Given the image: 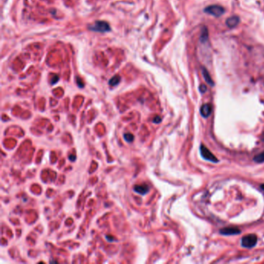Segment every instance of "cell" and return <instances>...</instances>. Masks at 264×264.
Here are the masks:
<instances>
[{"instance_id":"obj_15","label":"cell","mask_w":264,"mask_h":264,"mask_svg":"<svg viewBox=\"0 0 264 264\" xmlns=\"http://www.w3.org/2000/svg\"><path fill=\"white\" fill-rule=\"evenodd\" d=\"M160 121H161V118H160V116H157V117L153 119V122H156V123H159Z\"/></svg>"},{"instance_id":"obj_3","label":"cell","mask_w":264,"mask_h":264,"mask_svg":"<svg viewBox=\"0 0 264 264\" xmlns=\"http://www.w3.org/2000/svg\"><path fill=\"white\" fill-rule=\"evenodd\" d=\"M257 243V237L254 234L245 235L242 238L241 244L245 248H252L256 246Z\"/></svg>"},{"instance_id":"obj_14","label":"cell","mask_w":264,"mask_h":264,"mask_svg":"<svg viewBox=\"0 0 264 264\" xmlns=\"http://www.w3.org/2000/svg\"><path fill=\"white\" fill-rule=\"evenodd\" d=\"M199 90H200V91L201 93H205L206 91H207V87H206V85H200V87H199Z\"/></svg>"},{"instance_id":"obj_10","label":"cell","mask_w":264,"mask_h":264,"mask_svg":"<svg viewBox=\"0 0 264 264\" xmlns=\"http://www.w3.org/2000/svg\"><path fill=\"white\" fill-rule=\"evenodd\" d=\"M120 80H121L120 76H119V75H116V76L112 78L109 80V85H112V86H116V85H117L119 83Z\"/></svg>"},{"instance_id":"obj_17","label":"cell","mask_w":264,"mask_h":264,"mask_svg":"<svg viewBox=\"0 0 264 264\" xmlns=\"http://www.w3.org/2000/svg\"><path fill=\"white\" fill-rule=\"evenodd\" d=\"M260 188H261V189H262V191H264V184H261V185H260Z\"/></svg>"},{"instance_id":"obj_12","label":"cell","mask_w":264,"mask_h":264,"mask_svg":"<svg viewBox=\"0 0 264 264\" xmlns=\"http://www.w3.org/2000/svg\"><path fill=\"white\" fill-rule=\"evenodd\" d=\"M208 38H209V33H208V30L205 27L203 28V30L201 31V41H207Z\"/></svg>"},{"instance_id":"obj_7","label":"cell","mask_w":264,"mask_h":264,"mask_svg":"<svg viewBox=\"0 0 264 264\" xmlns=\"http://www.w3.org/2000/svg\"><path fill=\"white\" fill-rule=\"evenodd\" d=\"M239 23V18L237 16H233V17H231L227 19L226 23L227 26L229 28H234L237 26Z\"/></svg>"},{"instance_id":"obj_5","label":"cell","mask_w":264,"mask_h":264,"mask_svg":"<svg viewBox=\"0 0 264 264\" xmlns=\"http://www.w3.org/2000/svg\"><path fill=\"white\" fill-rule=\"evenodd\" d=\"M219 232L224 235H238L241 232V230L239 229L238 228H235V227H226V228H221L219 230Z\"/></svg>"},{"instance_id":"obj_4","label":"cell","mask_w":264,"mask_h":264,"mask_svg":"<svg viewBox=\"0 0 264 264\" xmlns=\"http://www.w3.org/2000/svg\"><path fill=\"white\" fill-rule=\"evenodd\" d=\"M90 29L96 32L105 33L110 30V26L109 23L105 21H97L95 22V24L90 26Z\"/></svg>"},{"instance_id":"obj_16","label":"cell","mask_w":264,"mask_h":264,"mask_svg":"<svg viewBox=\"0 0 264 264\" xmlns=\"http://www.w3.org/2000/svg\"><path fill=\"white\" fill-rule=\"evenodd\" d=\"M58 79H59V78L57 76H54V79H53V80H51V84H54V83H56V82H57V81H58Z\"/></svg>"},{"instance_id":"obj_13","label":"cell","mask_w":264,"mask_h":264,"mask_svg":"<svg viewBox=\"0 0 264 264\" xmlns=\"http://www.w3.org/2000/svg\"><path fill=\"white\" fill-rule=\"evenodd\" d=\"M124 139H125V140H126V142H132L134 136L131 133H126L124 135Z\"/></svg>"},{"instance_id":"obj_9","label":"cell","mask_w":264,"mask_h":264,"mask_svg":"<svg viewBox=\"0 0 264 264\" xmlns=\"http://www.w3.org/2000/svg\"><path fill=\"white\" fill-rule=\"evenodd\" d=\"M202 75L205 82H207L210 86H214V85H215V83H214L213 80H212L210 74H209V72L208 71V70L205 67H202Z\"/></svg>"},{"instance_id":"obj_2","label":"cell","mask_w":264,"mask_h":264,"mask_svg":"<svg viewBox=\"0 0 264 264\" xmlns=\"http://www.w3.org/2000/svg\"><path fill=\"white\" fill-rule=\"evenodd\" d=\"M200 152L201 157H202L205 160H209V161L213 162V163H218V162H219V160L217 159V157H215V155L212 154V152H211L204 144H201Z\"/></svg>"},{"instance_id":"obj_6","label":"cell","mask_w":264,"mask_h":264,"mask_svg":"<svg viewBox=\"0 0 264 264\" xmlns=\"http://www.w3.org/2000/svg\"><path fill=\"white\" fill-rule=\"evenodd\" d=\"M212 111V106L210 104H204L201 107L200 113L204 118H207L210 116Z\"/></svg>"},{"instance_id":"obj_11","label":"cell","mask_w":264,"mask_h":264,"mask_svg":"<svg viewBox=\"0 0 264 264\" xmlns=\"http://www.w3.org/2000/svg\"><path fill=\"white\" fill-rule=\"evenodd\" d=\"M253 160L256 163H263L264 162V151L259 154L256 155L253 158Z\"/></svg>"},{"instance_id":"obj_1","label":"cell","mask_w":264,"mask_h":264,"mask_svg":"<svg viewBox=\"0 0 264 264\" xmlns=\"http://www.w3.org/2000/svg\"><path fill=\"white\" fill-rule=\"evenodd\" d=\"M205 12L209 15H212L213 17H219L224 14L225 13V9L221 6L213 5L209 6L205 9Z\"/></svg>"},{"instance_id":"obj_8","label":"cell","mask_w":264,"mask_h":264,"mask_svg":"<svg viewBox=\"0 0 264 264\" xmlns=\"http://www.w3.org/2000/svg\"><path fill=\"white\" fill-rule=\"evenodd\" d=\"M134 191L140 194H146L149 191V187L146 184L143 185H136L134 187Z\"/></svg>"}]
</instances>
